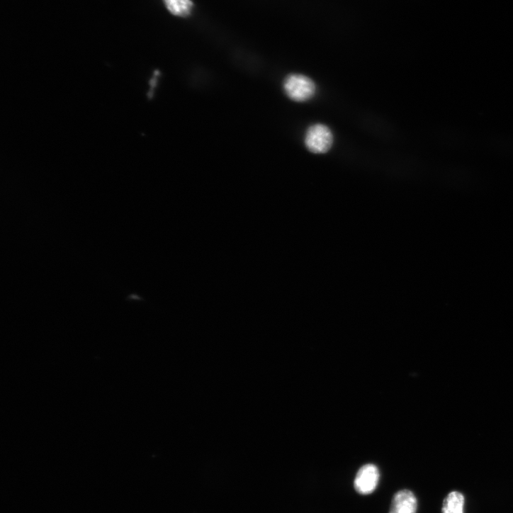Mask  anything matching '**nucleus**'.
I'll return each instance as SVG.
<instances>
[{"instance_id":"6","label":"nucleus","mask_w":513,"mask_h":513,"mask_svg":"<svg viewBox=\"0 0 513 513\" xmlns=\"http://www.w3.org/2000/svg\"><path fill=\"white\" fill-rule=\"evenodd\" d=\"M465 497L458 491H452L444 500L442 513H464Z\"/></svg>"},{"instance_id":"3","label":"nucleus","mask_w":513,"mask_h":513,"mask_svg":"<svg viewBox=\"0 0 513 513\" xmlns=\"http://www.w3.org/2000/svg\"><path fill=\"white\" fill-rule=\"evenodd\" d=\"M378 480V468L373 464H366L359 470L354 480V488L361 495H369L376 490Z\"/></svg>"},{"instance_id":"1","label":"nucleus","mask_w":513,"mask_h":513,"mask_svg":"<svg viewBox=\"0 0 513 513\" xmlns=\"http://www.w3.org/2000/svg\"><path fill=\"white\" fill-rule=\"evenodd\" d=\"M284 89L287 96L297 102L312 98L316 92V85L309 77L303 74H291L285 80Z\"/></svg>"},{"instance_id":"4","label":"nucleus","mask_w":513,"mask_h":513,"mask_svg":"<svg viewBox=\"0 0 513 513\" xmlns=\"http://www.w3.org/2000/svg\"><path fill=\"white\" fill-rule=\"evenodd\" d=\"M417 499L410 490L397 492L393 498L390 513H417Z\"/></svg>"},{"instance_id":"2","label":"nucleus","mask_w":513,"mask_h":513,"mask_svg":"<svg viewBox=\"0 0 513 513\" xmlns=\"http://www.w3.org/2000/svg\"><path fill=\"white\" fill-rule=\"evenodd\" d=\"M305 142L306 147L312 153L325 154L332 148L334 137L327 125L317 123L308 128Z\"/></svg>"},{"instance_id":"5","label":"nucleus","mask_w":513,"mask_h":513,"mask_svg":"<svg viewBox=\"0 0 513 513\" xmlns=\"http://www.w3.org/2000/svg\"><path fill=\"white\" fill-rule=\"evenodd\" d=\"M163 2L173 16L183 19L190 18L196 7L193 0H163Z\"/></svg>"}]
</instances>
